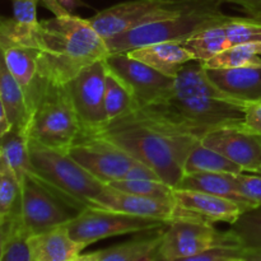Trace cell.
Listing matches in <instances>:
<instances>
[{
	"instance_id": "obj_1",
	"label": "cell",
	"mask_w": 261,
	"mask_h": 261,
	"mask_svg": "<svg viewBox=\"0 0 261 261\" xmlns=\"http://www.w3.org/2000/svg\"><path fill=\"white\" fill-rule=\"evenodd\" d=\"M152 168L176 188L189 154L201 142L196 133L172 121L153 107H135L94 132Z\"/></svg>"
},
{
	"instance_id": "obj_2",
	"label": "cell",
	"mask_w": 261,
	"mask_h": 261,
	"mask_svg": "<svg viewBox=\"0 0 261 261\" xmlns=\"http://www.w3.org/2000/svg\"><path fill=\"white\" fill-rule=\"evenodd\" d=\"M41 76L68 84L83 69L110 55L106 40L88 18L70 14L43 19L36 25Z\"/></svg>"
},
{
	"instance_id": "obj_3",
	"label": "cell",
	"mask_w": 261,
	"mask_h": 261,
	"mask_svg": "<svg viewBox=\"0 0 261 261\" xmlns=\"http://www.w3.org/2000/svg\"><path fill=\"white\" fill-rule=\"evenodd\" d=\"M30 173L33 180L47 189L59 200L74 211L94 208L105 184L82 167L64 150L42 147L30 140Z\"/></svg>"
},
{
	"instance_id": "obj_4",
	"label": "cell",
	"mask_w": 261,
	"mask_h": 261,
	"mask_svg": "<svg viewBox=\"0 0 261 261\" xmlns=\"http://www.w3.org/2000/svg\"><path fill=\"white\" fill-rule=\"evenodd\" d=\"M31 142L66 152L82 130L68 86L41 76L31 99Z\"/></svg>"
},
{
	"instance_id": "obj_5",
	"label": "cell",
	"mask_w": 261,
	"mask_h": 261,
	"mask_svg": "<svg viewBox=\"0 0 261 261\" xmlns=\"http://www.w3.org/2000/svg\"><path fill=\"white\" fill-rule=\"evenodd\" d=\"M221 0L206 3L189 9L176 17L160 22L140 25L134 30L110 37L106 40L110 54L129 53L134 48L158 42H185L189 38L208 28L228 22L232 15L224 14L221 10Z\"/></svg>"
},
{
	"instance_id": "obj_6",
	"label": "cell",
	"mask_w": 261,
	"mask_h": 261,
	"mask_svg": "<svg viewBox=\"0 0 261 261\" xmlns=\"http://www.w3.org/2000/svg\"><path fill=\"white\" fill-rule=\"evenodd\" d=\"M249 103L208 97H185L171 94L152 106L172 121L193 130L203 139L206 133L228 125L245 124V110Z\"/></svg>"
},
{
	"instance_id": "obj_7",
	"label": "cell",
	"mask_w": 261,
	"mask_h": 261,
	"mask_svg": "<svg viewBox=\"0 0 261 261\" xmlns=\"http://www.w3.org/2000/svg\"><path fill=\"white\" fill-rule=\"evenodd\" d=\"M211 2L216 0H129L99 10L88 19L107 40L140 25L176 17Z\"/></svg>"
},
{
	"instance_id": "obj_8",
	"label": "cell",
	"mask_w": 261,
	"mask_h": 261,
	"mask_svg": "<svg viewBox=\"0 0 261 261\" xmlns=\"http://www.w3.org/2000/svg\"><path fill=\"white\" fill-rule=\"evenodd\" d=\"M35 28L36 25L23 24L13 17H3L0 20L2 60L24 89L30 105L41 79L40 46Z\"/></svg>"
},
{
	"instance_id": "obj_9",
	"label": "cell",
	"mask_w": 261,
	"mask_h": 261,
	"mask_svg": "<svg viewBox=\"0 0 261 261\" xmlns=\"http://www.w3.org/2000/svg\"><path fill=\"white\" fill-rule=\"evenodd\" d=\"M223 246H241L232 229L219 231L204 218L177 219L166 227L155 255L160 261H173Z\"/></svg>"
},
{
	"instance_id": "obj_10",
	"label": "cell",
	"mask_w": 261,
	"mask_h": 261,
	"mask_svg": "<svg viewBox=\"0 0 261 261\" xmlns=\"http://www.w3.org/2000/svg\"><path fill=\"white\" fill-rule=\"evenodd\" d=\"M168 226L162 221L132 216L106 208H87L68 224L69 234L84 247L101 240L130 233H145Z\"/></svg>"
},
{
	"instance_id": "obj_11",
	"label": "cell",
	"mask_w": 261,
	"mask_h": 261,
	"mask_svg": "<svg viewBox=\"0 0 261 261\" xmlns=\"http://www.w3.org/2000/svg\"><path fill=\"white\" fill-rule=\"evenodd\" d=\"M66 153L105 185L122 180L138 162L115 143L83 130H81Z\"/></svg>"
},
{
	"instance_id": "obj_12",
	"label": "cell",
	"mask_w": 261,
	"mask_h": 261,
	"mask_svg": "<svg viewBox=\"0 0 261 261\" xmlns=\"http://www.w3.org/2000/svg\"><path fill=\"white\" fill-rule=\"evenodd\" d=\"M105 61L107 69L129 89L137 107L160 103L173 93L175 79L130 58L126 53L110 54Z\"/></svg>"
},
{
	"instance_id": "obj_13",
	"label": "cell",
	"mask_w": 261,
	"mask_h": 261,
	"mask_svg": "<svg viewBox=\"0 0 261 261\" xmlns=\"http://www.w3.org/2000/svg\"><path fill=\"white\" fill-rule=\"evenodd\" d=\"M106 76V61L99 60L66 84L83 132L94 133L109 122L105 106Z\"/></svg>"
},
{
	"instance_id": "obj_14",
	"label": "cell",
	"mask_w": 261,
	"mask_h": 261,
	"mask_svg": "<svg viewBox=\"0 0 261 261\" xmlns=\"http://www.w3.org/2000/svg\"><path fill=\"white\" fill-rule=\"evenodd\" d=\"M78 212L25 176L22 182V221L30 236L45 233L74 219Z\"/></svg>"
},
{
	"instance_id": "obj_15",
	"label": "cell",
	"mask_w": 261,
	"mask_h": 261,
	"mask_svg": "<svg viewBox=\"0 0 261 261\" xmlns=\"http://www.w3.org/2000/svg\"><path fill=\"white\" fill-rule=\"evenodd\" d=\"M96 205L97 208L122 212L132 216L162 221L168 224L177 219L201 218L198 214L181 208L176 200H163V199L134 195V194L120 191L109 185L105 186L101 194L97 196Z\"/></svg>"
},
{
	"instance_id": "obj_16",
	"label": "cell",
	"mask_w": 261,
	"mask_h": 261,
	"mask_svg": "<svg viewBox=\"0 0 261 261\" xmlns=\"http://www.w3.org/2000/svg\"><path fill=\"white\" fill-rule=\"evenodd\" d=\"M205 147L223 154L244 168L257 173L261 168V135L241 125H228L206 133L201 139Z\"/></svg>"
},
{
	"instance_id": "obj_17",
	"label": "cell",
	"mask_w": 261,
	"mask_h": 261,
	"mask_svg": "<svg viewBox=\"0 0 261 261\" xmlns=\"http://www.w3.org/2000/svg\"><path fill=\"white\" fill-rule=\"evenodd\" d=\"M173 195L181 208L193 212L212 223L224 222L232 226L245 213L240 204L222 196L182 189H175Z\"/></svg>"
},
{
	"instance_id": "obj_18",
	"label": "cell",
	"mask_w": 261,
	"mask_h": 261,
	"mask_svg": "<svg viewBox=\"0 0 261 261\" xmlns=\"http://www.w3.org/2000/svg\"><path fill=\"white\" fill-rule=\"evenodd\" d=\"M212 81L233 98L246 103L261 101V60L232 69H206Z\"/></svg>"
},
{
	"instance_id": "obj_19",
	"label": "cell",
	"mask_w": 261,
	"mask_h": 261,
	"mask_svg": "<svg viewBox=\"0 0 261 261\" xmlns=\"http://www.w3.org/2000/svg\"><path fill=\"white\" fill-rule=\"evenodd\" d=\"M126 54L130 58L142 61L145 65L173 79L184 65L190 61H198L195 55L182 42L175 41L152 43L134 48Z\"/></svg>"
},
{
	"instance_id": "obj_20",
	"label": "cell",
	"mask_w": 261,
	"mask_h": 261,
	"mask_svg": "<svg viewBox=\"0 0 261 261\" xmlns=\"http://www.w3.org/2000/svg\"><path fill=\"white\" fill-rule=\"evenodd\" d=\"M30 247L32 261H71L86 249L71 239L66 224L31 236Z\"/></svg>"
},
{
	"instance_id": "obj_21",
	"label": "cell",
	"mask_w": 261,
	"mask_h": 261,
	"mask_svg": "<svg viewBox=\"0 0 261 261\" xmlns=\"http://www.w3.org/2000/svg\"><path fill=\"white\" fill-rule=\"evenodd\" d=\"M0 107L5 110L14 129L28 133L32 116L30 101L3 60L0 65Z\"/></svg>"
},
{
	"instance_id": "obj_22",
	"label": "cell",
	"mask_w": 261,
	"mask_h": 261,
	"mask_svg": "<svg viewBox=\"0 0 261 261\" xmlns=\"http://www.w3.org/2000/svg\"><path fill=\"white\" fill-rule=\"evenodd\" d=\"M173 94L177 96H195V97H208V98L218 99H231V101H240L233 98L226 92L222 91L209 76L208 70L200 61H190L181 68L175 78L173 86ZM242 102V101H241Z\"/></svg>"
},
{
	"instance_id": "obj_23",
	"label": "cell",
	"mask_w": 261,
	"mask_h": 261,
	"mask_svg": "<svg viewBox=\"0 0 261 261\" xmlns=\"http://www.w3.org/2000/svg\"><path fill=\"white\" fill-rule=\"evenodd\" d=\"M175 189L182 190L200 191V193L212 194V195L222 196V198L231 199L242 206V209L250 212L246 201L239 195L233 185L232 175L229 173H216V172H198L185 175Z\"/></svg>"
},
{
	"instance_id": "obj_24",
	"label": "cell",
	"mask_w": 261,
	"mask_h": 261,
	"mask_svg": "<svg viewBox=\"0 0 261 261\" xmlns=\"http://www.w3.org/2000/svg\"><path fill=\"white\" fill-rule=\"evenodd\" d=\"M167 227V226H166ZM166 227L145 232L130 241L98 250L101 261H139L154 254L162 242Z\"/></svg>"
},
{
	"instance_id": "obj_25",
	"label": "cell",
	"mask_w": 261,
	"mask_h": 261,
	"mask_svg": "<svg viewBox=\"0 0 261 261\" xmlns=\"http://www.w3.org/2000/svg\"><path fill=\"white\" fill-rule=\"evenodd\" d=\"M30 237L22 216L0 223V261H32Z\"/></svg>"
},
{
	"instance_id": "obj_26",
	"label": "cell",
	"mask_w": 261,
	"mask_h": 261,
	"mask_svg": "<svg viewBox=\"0 0 261 261\" xmlns=\"http://www.w3.org/2000/svg\"><path fill=\"white\" fill-rule=\"evenodd\" d=\"M0 158L9 165L22 185L25 176L32 168L30 158V137L27 132L13 127L7 135L0 138Z\"/></svg>"
},
{
	"instance_id": "obj_27",
	"label": "cell",
	"mask_w": 261,
	"mask_h": 261,
	"mask_svg": "<svg viewBox=\"0 0 261 261\" xmlns=\"http://www.w3.org/2000/svg\"><path fill=\"white\" fill-rule=\"evenodd\" d=\"M198 172H216L236 175V173L245 172V171L244 168L240 167L239 165L232 162L227 157H224L223 154L212 149V148L205 147L200 142L198 145L193 148L188 160H186L185 167H184V176Z\"/></svg>"
},
{
	"instance_id": "obj_28",
	"label": "cell",
	"mask_w": 261,
	"mask_h": 261,
	"mask_svg": "<svg viewBox=\"0 0 261 261\" xmlns=\"http://www.w3.org/2000/svg\"><path fill=\"white\" fill-rule=\"evenodd\" d=\"M22 216V185L14 171L0 158V223Z\"/></svg>"
},
{
	"instance_id": "obj_29",
	"label": "cell",
	"mask_w": 261,
	"mask_h": 261,
	"mask_svg": "<svg viewBox=\"0 0 261 261\" xmlns=\"http://www.w3.org/2000/svg\"><path fill=\"white\" fill-rule=\"evenodd\" d=\"M260 56L261 41H257V42H246L226 48L203 64L206 69L211 70L240 68V66L257 63L261 60Z\"/></svg>"
},
{
	"instance_id": "obj_30",
	"label": "cell",
	"mask_w": 261,
	"mask_h": 261,
	"mask_svg": "<svg viewBox=\"0 0 261 261\" xmlns=\"http://www.w3.org/2000/svg\"><path fill=\"white\" fill-rule=\"evenodd\" d=\"M107 120L116 119L126 112L135 109V102L129 89L117 78L115 74L107 69L106 76V96H105Z\"/></svg>"
},
{
	"instance_id": "obj_31",
	"label": "cell",
	"mask_w": 261,
	"mask_h": 261,
	"mask_svg": "<svg viewBox=\"0 0 261 261\" xmlns=\"http://www.w3.org/2000/svg\"><path fill=\"white\" fill-rule=\"evenodd\" d=\"M109 186L134 195L175 200V188L162 180H117L112 181Z\"/></svg>"
},
{
	"instance_id": "obj_32",
	"label": "cell",
	"mask_w": 261,
	"mask_h": 261,
	"mask_svg": "<svg viewBox=\"0 0 261 261\" xmlns=\"http://www.w3.org/2000/svg\"><path fill=\"white\" fill-rule=\"evenodd\" d=\"M231 229L244 249L261 250V206L242 214Z\"/></svg>"
},
{
	"instance_id": "obj_33",
	"label": "cell",
	"mask_w": 261,
	"mask_h": 261,
	"mask_svg": "<svg viewBox=\"0 0 261 261\" xmlns=\"http://www.w3.org/2000/svg\"><path fill=\"white\" fill-rule=\"evenodd\" d=\"M233 185L239 195L249 205L250 211L261 206V175L254 172H241L232 175Z\"/></svg>"
},
{
	"instance_id": "obj_34",
	"label": "cell",
	"mask_w": 261,
	"mask_h": 261,
	"mask_svg": "<svg viewBox=\"0 0 261 261\" xmlns=\"http://www.w3.org/2000/svg\"><path fill=\"white\" fill-rule=\"evenodd\" d=\"M245 249L241 246H223L206 250L200 254L189 257H182L173 261H229L233 259H242Z\"/></svg>"
},
{
	"instance_id": "obj_35",
	"label": "cell",
	"mask_w": 261,
	"mask_h": 261,
	"mask_svg": "<svg viewBox=\"0 0 261 261\" xmlns=\"http://www.w3.org/2000/svg\"><path fill=\"white\" fill-rule=\"evenodd\" d=\"M13 5V18L19 23L28 25H37V3L38 0H10Z\"/></svg>"
},
{
	"instance_id": "obj_36",
	"label": "cell",
	"mask_w": 261,
	"mask_h": 261,
	"mask_svg": "<svg viewBox=\"0 0 261 261\" xmlns=\"http://www.w3.org/2000/svg\"><path fill=\"white\" fill-rule=\"evenodd\" d=\"M245 126L261 135V101L252 102L245 110Z\"/></svg>"
},
{
	"instance_id": "obj_37",
	"label": "cell",
	"mask_w": 261,
	"mask_h": 261,
	"mask_svg": "<svg viewBox=\"0 0 261 261\" xmlns=\"http://www.w3.org/2000/svg\"><path fill=\"white\" fill-rule=\"evenodd\" d=\"M122 180H161V177L152 168L138 161Z\"/></svg>"
},
{
	"instance_id": "obj_38",
	"label": "cell",
	"mask_w": 261,
	"mask_h": 261,
	"mask_svg": "<svg viewBox=\"0 0 261 261\" xmlns=\"http://www.w3.org/2000/svg\"><path fill=\"white\" fill-rule=\"evenodd\" d=\"M241 8L249 17L261 20V0H221Z\"/></svg>"
},
{
	"instance_id": "obj_39",
	"label": "cell",
	"mask_w": 261,
	"mask_h": 261,
	"mask_svg": "<svg viewBox=\"0 0 261 261\" xmlns=\"http://www.w3.org/2000/svg\"><path fill=\"white\" fill-rule=\"evenodd\" d=\"M38 2L42 3L43 7L47 10H50L54 14V17H63V15L70 14L58 0H38Z\"/></svg>"
},
{
	"instance_id": "obj_40",
	"label": "cell",
	"mask_w": 261,
	"mask_h": 261,
	"mask_svg": "<svg viewBox=\"0 0 261 261\" xmlns=\"http://www.w3.org/2000/svg\"><path fill=\"white\" fill-rule=\"evenodd\" d=\"M12 129L13 125L12 122H10L9 117H8L7 112H5V110H3L2 107H0V138L7 135Z\"/></svg>"
},
{
	"instance_id": "obj_41",
	"label": "cell",
	"mask_w": 261,
	"mask_h": 261,
	"mask_svg": "<svg viewBox=\"0 0 261 261\" xmlns=\"http://www.w3.org/2000/svg\"><path fill=\"white\" fill-rule=\"evenodd\" d=\"M242 261H261V250L245 249Z\"/></svg>"
},
{
	"instance_id": "obj_42",
	"label": "cell",
	"mask_w": 261,
	"mask_h": 261,
	"mask_svg": "<svg viewBox=\"0 0 261 261\" xmlns=\"http://www.w3.org/2000/svg\"><path fill=\"white\" fill-rule=\"evenodd\" d=\"M58 2L60 3L69 13H73L76 8L81 7V5H84V3L81 2V0H58Z\"/></svg>"
},
{
	"instance_id": "obj_43",
	"label": "cell",
	"mask_w": 261,
	"mask_h": 261,
	"mask_svg": "<svg viewBox=\"0 0 261 261\" xmlns=\"http://www.w3.org/2000/svg\"><path fill=\"white\" fill-rule=\"evenodd\" d=\"M71 261H101L99 259L98 251L89 252V254H81L76 257H74Z\"/></svg>"
},
{
	"instance_id": "obj_44",
	"label": "cell",
	"mask_w": 261,
	"mask_h": 261,
	"mask_svg": "<svg viewBox=\"0 0 261 261\" xmlns=\"http://www.w3.org/2000/svg\"><path fill=\"white\" fill-rule=\"evenodd\" d=\"M139 261H160V260H158L157 255H155V252H154V254L150 255V256L144 257V259H142V260H139Z\"/></svg>"
},
{
	"instance_id": "obj_45",
	"label": "cell",
	"mask_w": 261,
	"mask_h": 261,
	"mask_svg": "<svg viewBox=\"0 0 261 261\" xmlns=\"http://www.w3.org/2000/svg\"><path fill=\"white\" fill-rule=\"evenodd\" d=\"M229 261H242V259H233V260H229Z\"/></svg>"
},
{
	"instance_id": "obj_46",
	"label": "cell",
	"mask_w": 261,
	"mask_h": 261,
	"mask_svg": "<svg viewBox=\"0 0 261 261\" xmlns=\"http://www.w3.org/2000/svg\"><path fill=\"white\" fill-rule=\"evenodd\" d=\"M257 173H260V175H261V168H260V170H259V172H257Z\"/></svg>"
}]
</instances>
